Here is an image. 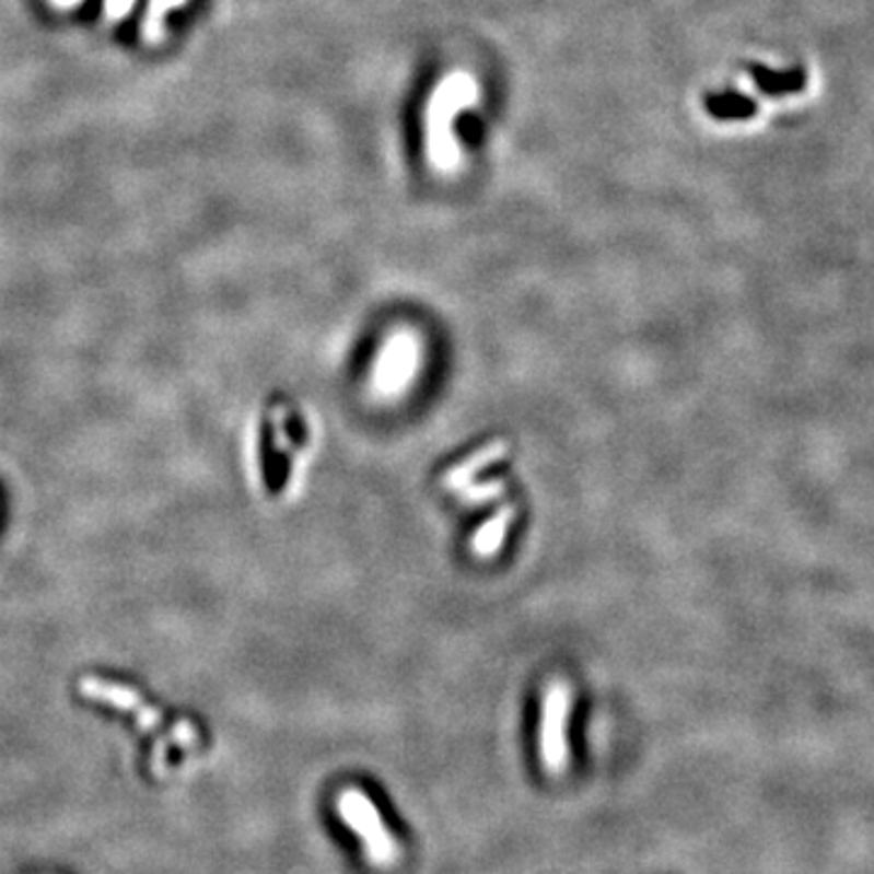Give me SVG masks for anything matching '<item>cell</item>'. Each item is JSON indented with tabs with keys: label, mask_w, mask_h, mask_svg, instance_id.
Instances as JSON below:
<instances>
[{
	"label": "cell",
	"mask_w": 874,
	"mask_h": 874,
	"mask_svg": "<svg viewBox=\"0 0 874 874\" xmlns=\"http://www.w3.org/2000/svg\"><path fill=\"white\" fill-rule=\"evenodd\" d=\"M149 3H151V0H135V5H131V10L125 15V20H121L119 25L115 27V42L119 44L121 49L139 47L143 20H147V13H149Z\"/></svg>",
	"instance_id": "obj_10"
},
{
	"label": "cell",
	"mask_w": 874,
	"mask_h": 874,
	"mask_svg": "<svg viewBox=\"0 0 874 874\" xmlns=\"http://www.w3.org/2000/svg\"><path fill=\"white\" fill-rule=\"evenodd\" d=\"M503 481H489V483H467V489L462 486V498L469 503H479V501H489V498H496L503 493Z\"/></svg>",
	"instance_id": "obj_12"
},
{
	"label": "cell",
	"mask_w": 874,
	"mask_h": 874,
	"mask_svg": "<svg viewBox=\"0 0 874 874\" xmlns=\"http://www.w3.org/2000/svg\"><path fill=\"white\" fill-rule=\"evenodd\" d=\"M508 452H511V445H508L505 440L489 442V445L481 447L479 452H474L469 459H464L462 464H457V467L452 469L445 477V483L450 486V489H462V486H467L474 477H477L479 471L489 469L493 462L503 459Z\"/></svg>",
	"instance_id": "obj_7"
},
{
	"label": "cell",
	"mask_w": 874,
	"mask_h": 874,
	"mask_svg": "<svg viewBox=\"0 0 874 874\" xmlns=\"http://www.w3.org/2000/svg\"><path fill=\"white\" fill-rule=\"evenodd\" d=\"M338 814L342 816V821L358 834L372 865L377 867L394 865L398 860V843L384 828L382 814L368 794L360 790H342L338 796Z\"/></svg>",
	"instance_id": "obj_2"
},
{
	"label": "cell",
	"mask_w": 874,
	"mask_h": 874,
	"mask_svg": "<svg viewBox=\"0 0 874 874\" xmlns=\"http://www.w3.org/2000/svg\"><path fill=\"white\" fill-rule=\"evenodd\" d=\"M704 107L719 121H746L758 113L756 100L736 91L710 93L704 100Z\"/></svg>",
	"instance_id": "obj_8"
},
{
	"label": "cell",
	"mask_w": 874,
	"mask_h": 874,
	"mask_svg": "<svg viewBox=\"0 0 874 874\" xmlns=\"http://www.w3.org/2000/svg\"><path fill=\"white\" fill-rule=\"evenodd\" d=\"M750 79H754L756 88L762 95L770 97H782L792 93H802L806 88V71L802 66H792V69H768L762 63H750L748 66Z\"/></svg>",
	"instance_id": "obj_6"
},
{
	"label": "cell",
	"mask_w": 874,
	"mask_h": 874,
	"mask_svg": "<svg viewBox=\"0 0 874 874\" xmlns=\"http://www.w3.org/2000/svg\"><path fill=\"white\" fill-rule=\"evenodd\" d=\"M205 5H207V0H193V3L187 5L185 10H187V15H190V18L195 20V13H197V10H199V8H205Z\"/></svg>",
	"instance_id": "obj_14"
},
{
	"label": "cell",
	"mask_w": 874,
	"mask_h": 874,
	"mask_svg": "<svg viewBox=\"0 0 874 874\" xmlns=\"http://www.w3.org/2000/svg\"><path fill=\"white\" fill-rule=\"evenodd\" d=\"M418 358V340L411 334H396L392 340H386L374 364V392L389 398L404 394L416 377Z\"/></svg>",
	"instance_id": "obj_4"
},
{
	"label": "cell",
	"mask_w": 874,
	"mask_h": 874,
	"mask_svg": "<svg viewBox=\"0 0 874 874\" xmlns=\"http://www.w3.org/2000/svg\"><path fill=\"white\" fill-rule=\"evenodd\" d=\"M513 517H515V508H513V505H508V508H501V511H498V513L489 520V523H483V527L479 529L477 535H474V541H471L474 555H479V557H493L496 551L501 549L503 539H505V533H508V529H511Z\"/></svg>",
	"instance_id": "obj_9"
},
{
	"label": "cell",
	"mask_w": 874,
	"mask_h": 874,
	"mask_svg": "<svg viewBox=\"0 0 874 874\" xmlns=\"http://www.w3.org/2000/svg\"><path fill=\"white\" fill-rule=\"evenodd\" d=\"M81 692H83L85 697H93V700L113 704V707H117V710H125V712L137 714L139 724H141L143 729H159V726H161V716H159V712L149 710V707L139 700V695H135V692L127 690V688H121V685H109V683H103V680L88 678V680H83V685H81Z\"/></svg>",
	"instance_id": "obj_5"
},
{
	"label": "cell",
	"mask_w": 874,
	"mask_h": 874,
	"mask_svg": "<svg viewBox=\"0 0 874 874\" xmlns=\"http://www.w3.org/2000/svg\"><path fill=\"white\" fill-rule=\"evenodd\" d=\"M569 714H571V690L563 683H551L541 704L539 724V754L549 772H563L569 766Z\"/></svg>",
	"instance_id": "obj_3"
},
{
	"label": "cell",
	"mask_w": 874,
	"mask_h": 874,
	"mask_svg": "<svg viewBox=\"0 0 874 874\" xmlns=\"http://www.w3.org/2000/svg\"><path fill=\"white\" fill-rule=\"evenodd\" d=\"M107 0H81L79 8L73 10V22L81 27H93L95 22L103 18Z\"/></svg>",
	"instance_id": "obj_11"
},
{
	"label": "cell",
	"mask_w": 874,
	"mask_h": 874,
	"mask_svg": "<svg viewBox=\"0 0 874 874\" xmlns=\"http://www.w3.org/2000/svg\"><path fill=\"white\" fill-rule=\"evenodd\" d=\"M477 88H474L469 75L455 73L438 88L428 113V151L430 159L440 168H452L457 163V149L455 139H452V117L457 115V109L469 105Z\"/></svg>",
	"instance_id": "obj_1"
},
{
	"label": "cell",
	"mask_w": 874,
	"mask_h": 874,
	"mask_svg": "<svg viewBox=\"0 0 874 874\" xmlns=\"http://www.w3.org/2000/svg\"><path fill=\"white\" fill-rule=\"evenodd\" d=\"M467 119L462 121V129H464V135H467V139L474 143V141H479V137L483 135V125H481V119L477 117V115H464Z\"/></svg>",
	"instance_id": "obj_13"
}]
</instances>
